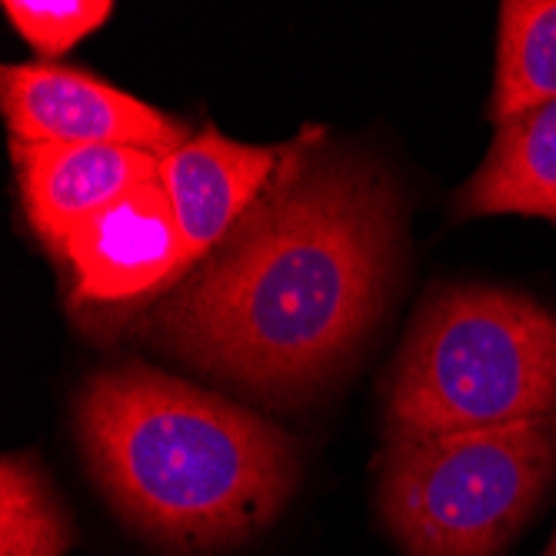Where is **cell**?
I'll use <instances>...</instances> for the list:
<instances>
[{
  "mask_svg": "<svg viewBox=\"0 0 556 556\" xmlns=\"http://www.w3.org/2000/svg\"><path fill=\"white\" fill-rule=\"evenodd\" d=\"M317 137L283 147L264 197L143 320L187 364L257 393L307 390L337 370L393 277L387 177Z\"/></svg>",
  "mask_w": 556,
  "mask_h": 556,
  "instance_id": "1",
  "label": "cell"
},
{
  "mask_svg": "<svg viewBox=\"0 0 556 556\" xmlns=\"http://www.w3.org/2000/svg\"><path fill=\"white\" fill-rule=\"evenodd\" d=\"M77 430L121 517L174 549L254 536L296 486L283 430L143 364L93 374L77 396Z\"/></svg>",
  "mask_w": 556,
  "mask_h": 556,
  "instance_id": "2",
  "label": "cell"
},
{
  "mask_svg": "<svg viewBox=\"0 0 556 556\" xmlns=\"http://www.w3.org/2000/svg\"><path fill=\"white\" fill-rule=\"evenodd\" d=\"M556 414V314L500 287L427 300L387 387V440Z\"/></svg>",
  "mask_w": 556,
  "mask_h": 556,
  "instance_id": "3",
  "label": "cell"
},
{
  "mask_svg": "<svg viewBox=\"0 0 556 556\" xmlns=\"http://www.w3.org/2000/svg\"><path fill=\"white\" fill-rule=\"evenodd\" d=\"M556 477V414L390 440L380 514L410 556H496Z\"/></svg>",
  "mask_w": 556,
  "mask_h": 556,
  "instance_id": "4",
  "label": "cell"
},
{
  "mask_svg": "<svg viewBox=\"0 0 556 556\" xmlns=\"http://www.w3.org/2000/svg\"><path fill=\"white\" fill-rule=\"evenodd\" d=\"M0 108L21 143H111L167 157L190 140L187 124L77 67L8 64Z\"/></svg>",
  "mask_w": 556,
  "mask_h": 556,
  "instance_id": "5",
  "label": "cell"
},
{
  "mask_svg": "<svg viewBox=\"0 0 556 556\" xmlns=\"http://www.w3.org/2000/svg\"><path fill=\"white\" fill-rule=\"evenodd\" d=\"M61 261L71 267L77 307H124L180 283L190 274L187 243L161 177L90 217Z\"/></svg>",
  "mask_w": 556,
  "mask_h": 556,
  "instance_id": "6",
  "label": "cell"
},
{
  "mask_svg": "<svg viewBox=\"0 0 556 556\" xmlns=\"http://www.w3.org/2000/svg\"><path fill=\"white\" fill-rule=\"evenodd\" d=\"M21 207L30 230L54 257L100 211L161 177L157 154L111 143H21L11 140Z\"/></svg>",
  "mask_w": 556,
  "mask_h": 556,
  "instance_id": "7",
  "label": "cell"
},
{
  "mask_svg": "<svg viewBox=\"0 0 556 556\" xmlns=\"http://www.w3.org/2000/svg\"><path fill=\"white\" fill-rule=\"evenodd\" d=\"M280 161L283 147L240 143L214 124L161 161V184L174 204L190 267L214 254L247 217L270 187Z\"/></svg>",
  "mask_w": 556,
  "mask_h": 556,
  "instance_id": "8",
  "label": "cell"
},
{
  "mask_svg": "<svg viewBox=\"0 0 556 556\" xmlns=\"http://www.w3.org/2000/svg\"><path fill=\"white\" fill-rule=\"evenodd\" d=\"M453 214H527L556 224V100L496 124L486 161L453 197Z\"/></svg>",
  "mask_w": 556,
  "mask_h": 556,
  "instance_id": "9",
  "label": "cell"
},
{
  "mask_svg": "<svg viewBox=\"0 0 556 556\" xmlns=\"http://www.w3.org/2000/svg\"><path fill=\"white\" fill-rule=\"evenodd\" d=\"M556 100V0L500 4L490 121L500 124Z\"/></svg>",
  "mask_w": 556,
  "mask_h": 556,
  "instance_id": "10",
  "label": "cell"
},
{
  "mask_svg": "<svg viewBox=\"0 0 556 556\" xmlns=\"http://www.w3.org/2000/svg\"><path fill=\"white\" fill-rule=\"evenodd\" d=\"M74 527L30 457L0 464V556H64Z\"/></svg>",
  "mask_w": 556,
  "mask_h": 556,
  "instance_id": "11",
  "label": "cell"
},
{
  "mask_svg": "<svg viewBox=\"0 0 556 556\" xmlns=\"http://www.w3.org/2000/svg\"><path fill=\"white\" fill-rule=\"evenodd\" d=\"M0 11L40 58H61L100 30V24H108L114 4L111 0H4Z\"/></svg>",
  "mask_w": 556,
  "mask_h": 556,
  "instance_id": "12",
  "label": "cell"
},
{
  "mask_svg": "<svg viewBox=\"0 0 556 556\" xmlns=\"http://www.w3.org/2000/svg\"><path fill=\"white\" fill-rule=\"evenodd\" d=\"M543 556H556V536L549 540V546H546V553H543Z\"/></svg>",
  "mask_w": 556,
  "mask_h": 556,
  "instance_id": "13",
  "label": "cell"
}]
</instances>
